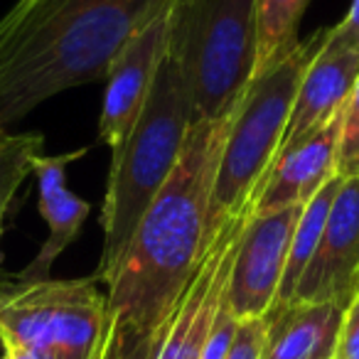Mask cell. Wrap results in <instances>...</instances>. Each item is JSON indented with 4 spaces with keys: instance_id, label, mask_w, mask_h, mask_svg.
Here are the masks:
<instances>
[{
    "instance_id": "cell-1",
    "label": "cell",
    "mask_w": 359,
    "mask_h": 359,
    "mask_svg": "<svg viewBox=\"0 0 359 359\" xmlns=\"http://www.w3.org/2000/svg\"><path fill=\"white\" fill-rule=\"evenodd\" d=\"M234 111L190 126L177 165L140 217L114 273L104 280L106 323L101 330L153 334L172 318L212 241L207 231L212 187Z\"/></svg>"
},
{
    "instance_id": "cell-2",
    "label": "cell",
    "mask_w": 359,
    "mask_h": 359,
    "mask_svg": "<svg viewBox=\"0 0 359 359\" xmlns=\"http://www.w3.org/2000/svg\"><path fill=\"white\" fill-rule=\"evenodd\" d=\"M172 0H15L0 18V126L106 79L126 42Z\"/></svg>"
},
{
    "instance_id": "cell-3",
    "label": "cell",
    "mask_w": 359,
    "mask_h": 359,
    "mask_svg": "<svg viewBox=\"0 0 359 359\" xmlns=\"http://www.w3.org/2000/svg\"><path fill=\"white\" fill-rule=\"evenodd\" d=\"M192 126L190 99L180 67L165 52L150 96L126 138L123 148L111 158L109 185L101 210V256L96 278L114 273L121 254L130 241L140 217L168 182Z\"/></svg>"
},
{
    "instance_id": "cell-4",
    "label": "cell",
    "mask_w": 359,
    "mask_h": 359,
    "mask_svg": "<svg viewBox=\"0 0 359 359\" xmlns=\"http://www.w3.org/2000/svg\"><path fill=\"white\" fill-rule=\"evenodd\" d=\"M327 27L298 42L269 72L249 81L231 118L210 200L207 231L215 236L224 222L251 217L278 160L293 101L305 69L320 52Z\"/></svg>"
},
{
    "instance_id": "cell-5",
    "label": "cell",
    "mask_w": 359,
    "mask_h": 359,
    "mask_svg": "<svg viewBox=\"0 0 359 359\" xmlns=\"http://www.w3.org/2000/svg\"><path fill=\"white\" fill-rule=\"evenodd\" d=\"M168 55L185 81L192 123L229 116L254 74L256 0H172Z\"/></svg>"
},
{
    "instance_id": "cell-6",
    "label": "cell",
    "mask_w": 359,
    "mask_h": 359,
    "mask_svg": "<svg viewBox=\"0 0 359 359\" xmlns=\"http://www.w3.org/2000/svg\"><path fill=\"white\" fill-rule=\"evenodd\" d=\"M99 278L37 280L0 290V342L35 359H91L106 323Z\"/></svg>"
},
{
    "instance_id": "cell-7",
    "label": "cell",
    "mask_w": 359,
    "mask_h": 359,
    "mask_svg": "<svg viewBox=\"0 0 359 359\" xmlns=\"http://www.w3.org/2000/svg\"><path fill=\"white\" fill-rule=\"evenodd\" d=\"M300 212L303 207H285L254 215L246 222L226 280V303L239 323L266 318L278 303L290 239Z\"/></svg>"
},
{
    "instance_id": "cell-8",
    "label": "cell",
    "mask_w": 359,
    "mask_h": 359,
    "mask_svg": "<svg viewBox=\"0 0 359 359\" xmlns=\"http://www.w3.org/2000/svg\"><path fill=\"white\" fill-rule=\"evenodd\" d=\"M170 8L145 22L118 52L106 72L104 106L99 116V140L116 155L133 130L150 96L158 69L168 52Z\"/></svg>"
},
{
    "instance_id": "cell-9",
    "label": "cell",
    "mask_w": 359,
    "mask_h": 359,
    "mask_svg": "<svg viewBox=\"0 0 359 359\" xmlns=\"http://www.w3.org/2000/svg\"><path fill=\"white\" fill-rule=\"evenodd\" d=\"M359 293V177L342 180L325 222L323 239L290 303L347 308Z\"/></svg>"
},
{
    "instance_id": "cell-10",
    "label": "cell",
    "mask_w": 359,
    "mask_h": 359,
    "mask_svg": "<svg viewBox=\"0 0 359 359\" xmlns=\"http://www.w3.org/2000/svg\"><path fill=\"white\" fill-rule=\"evenodd\" d=\"M359 79V52L344 47L330 35L325 37L320 52L305 69L300 79L298 94L290 111L288 128H285L283 143L278 150V160L285 153L300 145L305 138L318 133L323 126L342 114L349 94ZM276 160V163H278Z\"/></svg>"
},
{
    "instance_id": "cell-11",
    "label": "cell",
    "mask_w": 359,
    "mask_h": 359,
    "mask_svg": "<svg viewBox=\"0 0 359 359\" xmlns=\"http://www.w3.org/2000/svg\"><path fill=\"white\" fill-rule=\"evenodd\" d=\"M89 153V148H76L69 153L45 155L40 153L32 160V175L37 180V207L40 217L50 226V234L37 249L35 259L18 271V283H37L47 280L55 261L79 239L81 226L91 212V205L67 185V170Z\"/></svg>"
},
{
    "instance_id": "cell-12",
    "label": "cell",
    "mask_w": 359,
    "mask_h": 359,
    "mask_svg": "<svg viewBox=\"0 0 359 359\" xmlns=\"http://www.w3.org/2000/svg\"><path fill=\"white\" fill-rule=\"evenodd\" d=\"M339 118L342 114L276 163L256 202L254 215H266L285 207H305L337 175Z\"/></svg>"
},
{
    "instance_id": "cell-13",
    "label": "cell",
    "mask_w": 359,
    "mask_h": 359,
    "mask_svg": "<svg viewBox=\"0 0 359 359\" xmlns=\"http://www.w3.org/2000/svg\"><path fill=\"white\" fill-rule=\"evenodd\" d=\"M342 315L332 303L276 305L266 315L264 359H332Z\"/></svg>"
},
{
    "instance_id": "cell-14",
    "label": "cell",
    "mask_w": 359,
    "mask_h": 359,
    "mask_svg": "<svg viewBox=\"0 0 359 359\" xmlns=\"http://www.w3.org/2000/svg\"><path fill=\"white\" fill-rule=\"evenodd\" d=\"M310 0H256V60L251 79L298 47V27Z\"/></svg>"
},
{
    "instance_id": "cell-15",
    "label": "cell",
    "mask_w": 359,
    "mask_h": 359,
    "mask_svg": "<svg viewBox=\"0 0 359 359\" xmlns=\"http://www.w3.org/2000/svg\"><path fill=\"white\" fill-rule=\"evenodd\" d=\"M339 185H342V177L334 175L327 185L303 207L300 212V219L295 224L293 239H290V251H288V264H285V273L280 280V290H278V303L276 305H288L295 295L300 278H303L305 269H308L310 259H313L315 249H318L320 239H323V229L325 222H327L330 207L332 200L337 195Z\"/></svg>"
},
{
    "instance_id": "cell-16",
    "label": "cell",
    "mask_w": 359,
    "mask_h": 359,
    "mask_svg": "<svg viewBox=\"0 0 359 359\" xmlns=\"http://www.w3.org/2000/svg\"><path fill=\"white\" fill-rule=\"evenodd\" d=\"M45 153L42 133H13L8 126H0V241L6 231V217L15 200L18 190L32 175V160ZM3 259V254H0Z\"/></svg>"
},
{
    "instance_id": "cell-17",
    "label": "cell",
    "mask_w": 359,
    "mask_h": 359,
    "mask_svg": "<svg viewBox=\"0 0 359 359\" xmlns=\"http://www.w3.org/2000/svg\"><path fill=\"white\" fill-rule=\"evenodd\" d=\"M337 177H359V79L344 104L337 140Z\"/></svg>"
},
{
    "instance_id": "cell-18",
    "label": "cell",
    "mask_w": 359,
    "mask_h": 359,
    "mask_svg": "<svg viewBox=\"0 0 359 359\" xmlns=\"http://www.w3.org/2000/svg\"><path fill=\"white\" fill-rule=\"evenodd\" d=\"M236 327H239V320L234 318L229 303H226V290L224 298H222V305L217 310V318L212 323V330L205 339V347H202L200 359H226L229 354V347L234 342Z\"/></svg>"
},
{
    "instance_id": "cell-19",
    "label": "cell",
    "mask_w": 359,
    "mask_h": 359,
    "mask_svg": "<svg viewBox=\"0 0 359 359\" xmlns=\"http://www.w3.org/2000/svg\"><path fill=\"white\" fill-rule=\"evenodd\" d=\"M266 330H269V320L266 318H254L239 323L226 359H264Z\"/></svg>"
},
{
    "instance_id": "cell-20",
    "label": "cell",
    "mask_w": 359,
    "mask_h": 359,
    "mask_svg": "<svg viewBox=\"0 0 359 359\" xmlns=\"http://www.w3.org/2000/svg\"><path fill=\"white\" fill-rule=\"evenodd\" d=\"M332 359H359V293L344 308Z\"/></svg>"
},
{
    "instance_id": "cell-21",
    "label": "cell",
    "mask_w": 359,
    "mask_h": 359,
    "mask_svg": "<svg viewBox=\"0 0 359 359\" xmlns=\"http://www.w3.org/2000/svg\"><path fill=\"white\" fill-rule=\"evenodd\" d=\"M330 35L344 47H352L359 52V0H352L347 15L337 22V25L330 27Z\"/></svg>"
},
{
    "instance_id": "cell-22",
    "label": "cell",
    "mask_w": 359,
    "mask_h": 359,
    "mask_svg": "<svg viewBox=\"0 0 359 359\" xmlns=\"http://www.w3.org/2000/svg\"><path fill=\"white\" fill-rule=\"evenodd\" d=\"M0 344H3V349H6L8 359H35L27 349L18 347V344H13V342H0Z\"/></svg>"
},
{
    "instance_id": "cell-23",
    "label": "cell",
    "mask_w": 359,
    "mask_h": 359,
    "mask_svg": "<svg viewBox=\"0 0 359 359\" xmlns=\"http://www.w3.org/2000/svg\"><path fill=\"white\" fill-rule=\"evenodd\" d=\"M0 359H8V357H6V354H3V357H0Z\"/></svg>"
}]
</instances>
